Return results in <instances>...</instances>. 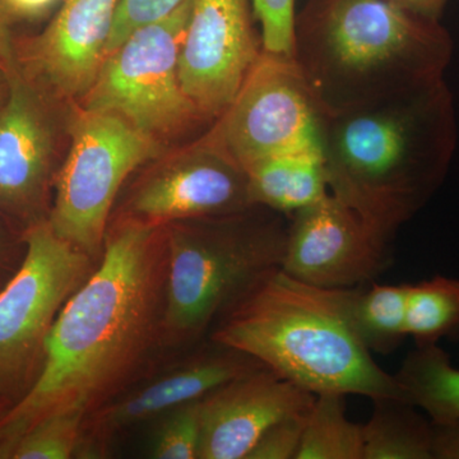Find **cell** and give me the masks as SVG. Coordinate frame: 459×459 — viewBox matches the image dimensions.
<instances>
[{"instance_id": "1", "label": "cell", "mask_w": 459, "mask_h": 459, "mask_svg": "<svg viewBox=\"0 0 459 459\" xmlns=\"http://www.w3.org/2000/svg\"><path fill=\"white\" fill-rule=\"evenodd\" d=\"M166 273L165 226L110 219L101 261L60 310L40 373L0 418V458L36 422L86 420L131 386L161 347Z\"/></svg>"}, {"instance_id": "2", "label": "cell", "mask_w": 459, "mask_h": 459, "mask_svg": "<svg viewBox=\"0 0 459 459\" xmlns=\"http://www.w3.org/2000/svg\"><path fill=\"white\" fill-rule=\"evenodd\" d=\"M328 190L388 240L433 198L457 147L446 80L323 114Z\"/></svg>"}, {"instance_id": "3", "label": "cell", "mask_w": 459, "mask_h": 459, "mask_svg": "<svg viewBox=\"0 0 459 459\" xmlns=\"http://www.w3.org/2000/svg\"><path fill=\"white\" fill-rule=\"evenodd\" d=\"M453 49L440 21L389 0H307L296 13L294 59L323 114L439 82Z\"/></svg>"}, {"instance_id": "4", "label": "cell", "mask_w": 459, "mask_h": 459, "mask_svg": "<svg viewBox=\"0 0 459 459\" xmlns=\"http://www.w3.org/2000/svg\"><path fill=\"white\" fill-rule=\"evenodd\" d=\"M350 289H323L265 273L220 316L208 338L255 358L313 394L404 400L361 343L349 316Z\"/></svg>"}, {"instance_id": "5", "label": "cell", "mask_w": 459, "mask_h": 459, "mask_svg": "<svg viewBox=\"0 0 459 459\" xmlns=\"http://www.w3.org/2000/svg\"><path fill=\"white\" fill-rule=\"evenodd\" d=\"M289 217L262 205L165 225L161 347L201 342L253 283L281 268Z\"/></svg>"}, {"instance_id": "6", "label": "cell", "mask_w": 459, "mask_h": 459, "mask_svg": "<svg viewBox=\"0 0 459 459\" xmlns=\"http://www.w3.org/2000/svg\"><path fill=\"white\" fill-rule=\"evenodd\" d=\"M74 105L71 148L56 171L48 220L60 238L101 261L123 184L141 166L164 155V148L117 115Z\"/></svg>"}, {"instance_id": "7", "label": "cell", "mask_w": 459, "mask_h": 459, "mask_svg": "<svg viewBox=\"0 0 459 459\" xmlns=\"http://www.w3.org/2000/svg\"><path fill=\"white\" fill-rule=\"evenodd\" d=\"M193 0L155 22L138 27L111 51L81 108L123 117L161 142L208 123L186 98L178 56Z\"/></svg>"}, {"instance_id": "8", "label": "cell", "mask_w": 459, "mask_h": 459, "mask_svg": "<svg viewBox=\"0 0 459 459\" xmlns=\"http://www.w3.org/2000/svg\"><path fill=\"white\" fill-rule=\"evenodd\" d=\"M23 241L22 263L0 291V391L42 365L60 310L100 263L60 238L48 219L27 226Z\"/></svg>"}, {"instance_id": "9", "label": "cell", "mask_w": 459, "mask_h": 459, "mask_svg": "<svg viewBox=\"0 0 459 459\" xmlns=\"http://www.w3.org/2000/svg\"><path fill=\"white\" fill-rule=\"evenodd\" d=\"M323 111L294 56L263 50L211 137L241 169L307 150H322Z\"/></svg>"}, {"instance_id": "10", "label": "cell", "mask_w": 459, "mask_h": 459, "mask_svg": "<svg viewBox=\"0 0 459 459\" xmlns=\"http://www.w3.org/2000/svg\"><path fill=\"white\" fill-rule=\"evenodd\" d=\"M253 205L246 171L207 132L189 148L159 157L133 184L117 216L165 226L241 212Z\"/></svg>"}, {"instance_id": "11", "label": "cell", "mask_w": 459, "mask_h": 459, "mask_svg": "<svg viewBox=\"0 0 459 459\" xmlns=\"http://www.w3.org/2000/svg\"><path fill=\"white\" fill-rule=\"evenodd\" d=\"M250 0H193L178 69L186 98L213 123L237 98L263 53Z\"/></svg>"}, {"instance_id": "12", "label": "cell", "mask_w": 459, "mask_h": 459, "mask_svg": "<svg viewBox=\"0 0 459 459\" xmlns=\"http://www.w3.org/2000/svg\"><path fill=\"white\" fill-rule=\"evenodd\" d=\"M391 240L328 193L289 216L281 270L307 285L352 289L389 267Z\"/></svg>"}, {"instance_id": "13", "label": "cell", "mask_w": 459, "mask_h": 459, "mask_svg": "<svg viewBox=\"0 0 459 459\" xmlns=\"http://www.w3.org/2000/svg\"><path fill=\"white\" fill-rule=\"evenodd\" d=\"M50 98L14 66L0 108V210L29 220L42 216L56 171V126Z\"/></svg>"}, {"instance_id": "14", "label": "cell", "mask_w": 459, "mask_h": 459, "mask_svg": "<svg viewBox=\"0 0 459 459\" xmlns=\"http://www.w3.org/2000/svg\"><path fill=\"white\" fill-rule=\"evenodd\" d=\"M120 0H65L49 25L16 42L18 69L48 98L78 101L107 57Z\"/></svg>"}, {"instance_id": "15", "label": "cell", "mask_w": 459, "mask_h": 459, "mask_svg": "<svg viewBox=\"0 0 459 459\" xmlns=\"http://www.w3.org/2000/svg\"><path fill=\"white\" fill-rule=\"evenodd\" d=\"M190 356L150 385L122 394L84 420L78 457L101 455L126 429L165 415L181 404L202 400L214 389L264 365L225 344L214 342Z\"/></svg>"}, {"instance_id": "16", "label": "cell", "mask_w": 459, "mask_h": 459, "mask_svg": "<svg viewBox=\"0 0 459 459\" xmlns=\"http://www.w3.org/2000/svg\"><path fill=\"white\" fill-rule=\"evenodd\" d=\"M316 394L261 368L201 400L198 459H247L268 429L307 412Z\"/></svg>"}, {"instance_id": "17", "label": "cell", "mask_w": 459, "mask_h": 459, "mask_svg": "<svg viewBox=\"0 0 459 459\" xmlns=\"http://www.w3.org/2000/svg\"><path fill=\"white\" fill-rule=\"evenodd\" d=\"M244 171L253 204L287 217L329 193L320 148L261 160Z\"/></svg>"}, {"instance_id": "18", "label": "cell", "mask_w": 459, "mask_h": 459, "mask_svg": "<svg viewBox=\"0 0 459 459\" xmlns=\"http://www.w3.org/2000/svg\"><path fill=\"white\" fill-rule=\"evenodd\" d=\"M394 376L404 400L433 424L459 421V369L439 344L416 346Z\"/></svg>"}, {"instance_id": "19", "label": "cell", "mask_w": 459, "mask_h": 459, "mask_svg": "<svg viewBox=\"0 0 459 459\" xmlns=\"http://www.w3.org/2000/svg\"><path fill=\"white\" fill-rule=\"evenodd\" d=\"M362 459H433V422L402 398L373 400L362 425Z\"/></svg>"}, {"instance_id": "20", "label": "cell", "mask_w": 459, "mask_h": 459, "mask_svg": "<svg viewBox=\"0 0 459 459\" xmlns=\"http://www.w3.org/2000/svg\"><path fill=\"white\" fill-rule=\"evenodd\" d=\"M410 283L350 289L349 316L356 336L371 353H394L407 333V295Z\"/></svg>"}, {"instance_id": "21", "label": "cell", "mask_w": 459, "mask_h": 459, "mask_svg": "<svg viewBox=\"0 0 459 459\" xmlns=\"http://www.w3.org/2000/svg\"><path fill=\"white\" fill-rule=\"evenodd\" d=\"M344 398L316 395L296 459H362V425L347 418Z\"/></svg>"}, {"instance_id": "22", "label": "cell", "mask_w": 459, "mask_h": 459, "mask_svg": "<svg viewBox=\"0 0 459 459\" xmlns=\"http://www.w3.org/2000/svg\"><path fill=\"white\" fill-rule=\"evenodd\" d=\"M406 323L416 346L459 340V280L437 274L410 283Z\"/></svg>"}, {"instance_id": "23", "label": "cell", "mask_w": 459, "mask_h": 459, "mask_svg": "<svg viewBox=\"0 0 459 459\" xmlns=\"http://www.w3.org/2000/svg\"><path fill=\"white\" fill-rule=\"evenodd\" d=\"M83 425L84 418L80 415H57L41 420L12 444L4 458H74L80 453Z\"/></svg>"}, {"instance_id": "24", "label": "cell", "mask_w": 459, "mask_h": 459, "mask_svg": "<svg viewBox=\"0 0 459 459\" xmlns=\"http://www.w3.org/2000/svg\"><path fill=\"white\" fill-rule=\"evenodd\" d=\"M201 443V400L165 413L153 437L151 455L156 459H198Z\"/></svg>"}, {"instance_id": "25", "label": "cell", "mask_w": 459, "mask_h": 459, "mask_svg": "<svg viewBox=\"0 0 459 459\" xmlns=\"http://www.w3.org/2000/svg\"><path fill=\"white\" fill-rule=\"evenodd\" d=\"M261 25L263 50L294 56L296 0H250Z\"/></svg>"}, {"instance_id": "26", "label": "cell", "mask_w": 459, "mask_h": 459, "mask_svg": "<svg viewBox=\"0 0 459 459\" xmlns=\"http://www.w3.org/2000/svg\"><path fill=\"white\" fill-rule=\"evenodd\" d=\"M186 2L188 0H120L107 56L135 29L169 16Z\"/></svg>"}, {"instance_id": "27", "label": "cell", "mask_w": 459, "mask_h": 459, "mask_svg": "<svg viewBox=\"0 0 459 459\" xmlns=\"http://www.w3.org/2000/svg\"><path fill=\"white\" fill-rule=\"evenodd\" d=\"M307 412L309 411L281 420L268 429L247 459H296Z\"/></svg>"}, {"instance_id": "28", "label": "cell", "mask_w": 459, "mask_h": 459, "mask_svg": "<svg viewBox=\"0 0 459 459\" xmlns=\"http://www.w3.org/2000/svg\"><path fill=\"white\" fill-rule=\"evenodd\" d=\"M65 0H0L12 22H35L56 13Z\"/></svg>"}, {"instance_id": "29", "label": "cell", "mask_w": 459, "mask_h": 459, "mask_svg": "<svg viewBox=\"0 0 459 459\" xmlns=\"http://www.w3.org/2000/svg\"><path fill=\"white\" fill-rule=\"evenodd\" d=\"M433 459H459V421L433 424Z\"/></svg>"}, {"instance_id": "30", "label": "cell", "mask_w": 459, "mask_h": 459, "mask_svg": "<svg viewBox=\"0 0 459 459\" xmlns=\"http://www.w3.org/2000/svg\"><path fill=\"white\" fill-rule=\"evenodd\" d=\"M12 25L13 22L0 4V69L7 74L17 65L16 41L12 36Z\"/></svg>"}, {"instance_id": "31", "label": "cell", "mask_w": 459, "mask_h": 459, "mask_svg": "<svg viewBox=\"0 0 459 459\" xmlns=\"http://www.w3.org/2000/svg\"><path fill=\"white\" fill-rule=\"evenodd\" d=\"M389 2L416 16L440 21L448 0H389Z\"/></svg>"}, {"instance_id": "32", "label": "cell", "mask_w": 459, "mask_h": 459, "mask_svg": "<svg viewBox=\"0 0 459 459\" xmlns=\"http://www.w3.org/2000/svg\"><path fill=\"white\" fill-rule=\"evenodd\" d=\"M8 92V74L7 72L0 69V108H2L3 102L7 98Z\"/></svg>"}, {"instance_id": "33", "label": "cell", "mask_w": 459, "mask_h": 459, "mask_svg": "<svg viewBox=\"0 0 459 459\" xmlns=\"http://www.w3.org/2000/svg\"><path fill=\"white\" fill-rule=\"evenodd\" d=\"M3 244H4V241H3L2 229H0V255H2Z\"/></svg>"}]
</instances>
